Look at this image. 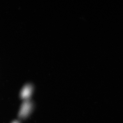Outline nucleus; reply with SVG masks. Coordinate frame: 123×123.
Wrapping results in <instances>:
<instances>
[{
  "instance_id": "nucleus-1",
  "label": "nucleus",
  "mask_w": 123,
  "mask_h": 123,
  "mask_svg": "<svg viewBox=\"0 0 123 123\" xmlns=\"http://www.w3.org/2000/svg\"><path fill=\"white\" fill-rule=\"evenodd\" d=\"M32 105L30 101L26 100L22 104L19 112V117L25 118L29 115L32 109Z\"/></svg>"
},
{
  "instance_id": "nucleus-2",
  "label": "nucleus",
  "mask_w": 123,
  "mask_h": 123,
  "mask_svg": "<svg viewBox=\"0 0 123 123\" xmlns=\"http://www.w3.org/2000/svg\"><path fill=\"white\" fill-rule=\"evenodd\" d=\"M33 90V87L30 85H27L24 86L20 93L21 98L27 100L31 95Z\"/></svg>"
},
{
  "instance_id": "nucleus-3",
  "label": "nucleus",
  "mask_w": 123,
  "mask_h": 123,
  "mask_svg": "<svg viewBox=\"0 0 123 123\" xmlns=\"http://www.w3.org/2000/svg\"><path fill=\"white\" fill-rule=\"evenodd\" d=\"M12 123H19V121H16V120H15V121H13V122H12Z\"/></svg>"
}]
</instances>
